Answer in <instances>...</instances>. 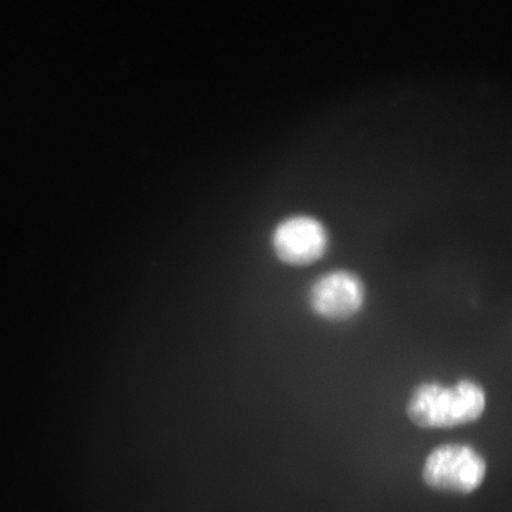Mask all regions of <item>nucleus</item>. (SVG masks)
I'll use <instances>...</instances> for the list:
<instances>
[{
    "label": "nucleus",
    "mask_w": 512,
    "mask_h": 512,
    "mask_svg": "<svg viewBox=\"0 0 512 512\" xmlns=\"http://www.w3.org/2000/svg\"><path fill=\"white\" fill-rule=\"evenodd\" d=\"M485 407V390L475 381L462 380L448 387L426 382L415 388L407 414L422 428H451L477 421Z\"/></svg>",
    "instance_id": "f257e3e1"
},
{
    "label": "nucleus",
    "mask_w": 512,
    "mask_h": 512,
    "mask_svg": "<svg viewBox=\"0 0 512 512\" xmlns=\"http://www.w3.org/2000/svg\"><path fill=\"white\" fill-rule=\"evenodd\" d=\"M486 462L475 448L462 444L441 445L430 453L422 478L430 488L471 494L484 482Z\"/></svg>",
    "instance_id": "f03ea898"
},
{
    "label": "nucleus",
    "mask_w": 512,
    "mask_h": 512,
    "mask_svg": "<svg viewBox=\"0 0 512 512\" xmlns=\"http://www.w3.org/2000/svg\"><path fill=\"white\" fill-rule=\"evenodd\" d=\"M272 247L285 265L306 267L316 264L328 253L330 234L317 217L296 214L278 223L272 234Z\"/></svg>",
    "instance_id": "7ed1b4c3"
},
{
    "label": "nucleus",
    "mask_w": 512,
    "mask_h": 512,
    "mask_svg": "<svg viewBox=\"0 0 512 512\" xmlns=\"http://www.w3.org/2000/svg\"><path fill=\"white\" fill-rule=\"evenodd\" d=\"M366 299V285L349 270H334L320 275L309 291L312 312L329 322L354 318L362 311Z\"/></svg>",
    "instance_id": "20e7f679"
}]
</instances>
